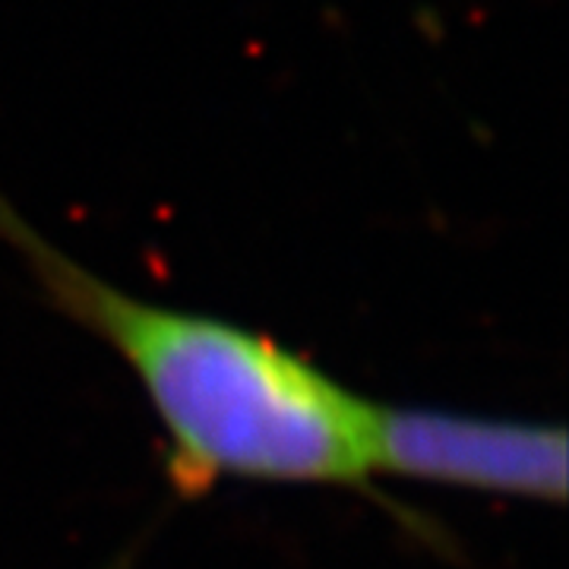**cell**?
Wrapping results in <instances>:
<instances>
[{
	"mask_svg": "<svg viewBox=\"0 0 569 569\" xmlns=\"http://www.w3.org/2000/svg\"><path fill=\"white\" fill-rule=\"evenodd\" d=\"M0 244L20 253L41 298L102 339L140 380L187 490L222 478L358 485L361 396L263 332L146 301L44 238L0 190Z\"/></svg>",
	"mask_w": 569,
	"mask_h": 569,
	"instance_id": "1",
	"label": "cell"
},
{
	"mask_svg": "<svg viewBox=\"0 0 569 569\" xmlns=\"http://www.w3.org/2000/svg\"><path fill=\"white\" fill-rule=\"evenodd\" d=\"M361 452L367 475L387 471L411 481L550 503L567 497L563 427L361 399Z\"/></svg>",
	"mask_w": 569,
	"mask_h": 569,
	"instance_id": "2",
	"label": "cell"
}]
</instances>
